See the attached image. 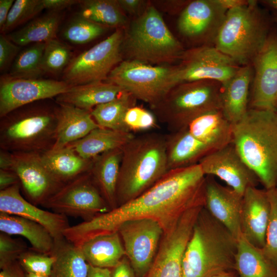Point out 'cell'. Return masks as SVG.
<instances>
[{"instance_id":"13","label":"cell","mask_w":277,"mask_h":277,"mask_svg":"<svg viewBox=\"0 0 277 277\" xmlns=\"http://www.w3.org/2000/svg\"><path fill=\"white\" fill-rule=\"evenodd\" d=\"M126 256L137 277H143L151 266L164 231L156 221L138 219L126 221L118 228Z\"/></svg>"},{"instance_id":"1","label":"cell","mask_w":277,"mask_h":277,"mask_svg":"<svg viewBox=\"0 0 277 277\" xmlns=\"http://www.w3.org/2000/svg\"><path fill=\"white\" fill-rule=\"evenodd\" d=\"M206 182L199 164L169 170L135 199L88 221L70 226L66 236L80 246L95 236L117 231L126 221L138 219L155 220L166 232L187 210L205 206Z\"/></svg>"},{"instance_id":"5","label":"cell","mask_w":277,"mask_h":277,"mask_svg":"<svg viewBox=\"0 0 277 277\" xmlns=\"http://www.w3.org/2000/svg\"><path fill=\"white\" fill-rule=\"evenodd\" d=\"M272 28L259 1H248L228 10L214 46L239 65H251Z\"/></svg>"},{"instance_id":"59","label":"cell","mask_w":277,"mask_h":277,"mask_svg":"<svg viewBox=\"0 0 277 277\" xmlns=\"http://www.w3.org/2000/svg\"><path fill=\"white\" fill-rule=\"evenodd\" d=\"M275 112H276V113H277V105H276V107Z\"/></svg>"},{"instance_id":"12","label":"cell","mask_w":277,"mask_h":277,"mask_svg":"<svg viewBox=\"0 0 277 277\" xmlns=\"http://www.w3.org/2000/svg\"><path fill=\"white\" fill-rule=\"evenodd\" d=\"M202 208L197 206L187 210L164 233L154 260L143 277H183V256Z\"/></svg>"},{"instance_id":"34","label":"cell","mask_w":277,"mask_h":277,"mask_svg":"<svg viewBox=\"0 0 277 277\" xmlns=\"http://www.w3.org/2000/svg\"><path fill=\"white\" fill-rule=\"evenodd\" d=\"M51 255L55 260L50 277H87L89 264L80 247L68 241L64 237L55 240Z\"/></svg>"},{"instance_id":"23","label":"cell","mask_w":277,"mask_h":277,"mask_svg":"<svg viewBox=\"0 0 277 277\" xmlns=\"http://www.w3.org/2000/svg\"><path fill=\"white\" fill-rule=\"evenodd\" d=\"M186 127L194 137L207 146L211 152L232 143L233 125L221 109L201 114L191 121Z\"/></svg>"},{"instance_id":"26","label":"cell","mask_w":277,"mask_h":277,"mask_svg":"<svg viewBox=\"0 0 277 277\" xmlns=\"http://www.w3.org/2000/svg\"><path fill=\"white\" fill-rule=\"evenodd\" d=\"M168 170L197 164L211 152L205 144L194 137L187 127L165 135Z\"/></svg>"},{"instance_id":"33","label":"cell","mask_w":277,"mask_h":277,"mask_svg":"<svg viewBox=\"0 0 277 277\" xmlns=\"http://www.w3.org/2000/svg\"><path fill=\"white\" fill-rule=\"evenodd\" d=\"M234 271L239 277H277V267L242 234L237 240Z\"/></svg>"},{"instance_id":"32","label":"cell","mask_w":277,"mask_h":277,"mask_svg":"<svg viewBox=\"0 0 277 277\" xmlns=\"http://www.w3.org/2000/svg\"><path fill=\"white\" fill-rule=\"evenodd\" d=\"M134 136L131 132L98 127L68 145L81 157L93 159L108 151L123 147Z\"/></svg>"},{"instance_id":"45","label":"cell","mask_w":277,"mask_h":277,"mask_svg":"<svg viewBox=\"0 0 277 277\" xmlns=\"http://www.w3.org/2000/svg\"><path fill=\"white\" fill-rule=\"evenodd\" d=\"M29 249L27 244L22 239L13 238L10 235L1 232V268L18 261L21 256Z\"/></svg>"},{"instance_id":"25","label":"cell","mask_w":277,"mask_h":277,"mask_svg":"<svg viewBox=\"0 0 277 277\" xmlns=\"http://www.w3.org/2000/svg\"><path fill=\"white\" fill-rule=\"evenodd\" d=\"M253 70L251 65L242 66L224 85L221 94V110L234 125L249 110L250 89Z\"/></svg>"},{"instance_id":"14","label":"cell","mask_w":277,"mask_h":277,"mask_svg":"<svg viewBox=\"0 0 277 277\" xmlns=\"http://www.w3.org/2000/svg\"><path fill=\"white\" fill-rule=\"evenodd\" d=\"M182 83L214 80L224 86L241 66L214 46L193 47L185 50L178 65Z\"/></svg>"},{"instance_id":"20","label":"cell","mask_w":277,"mask_h":277,"mask_svg":"<svg viewBox=\"0 0 277 277\" xmlns=\"http://www.w3.org/2000/svg\"><path fill=\"white\" fill-rule=\"evenodd\" d=\"M20 184L0 190V213L22 217L46 228L55 240L64 238V231L70 226L67 216L38 207L21 193Z\"/></svg>"},{"instance_id":"58","label":"cell","mask_w":277,"mask_h":277,"mask_svg":"<svg viewBox=\"0 0 277 277\" xmlns=\"http://www.w3.org/2000/svg\"><path fill=\"white\" fill-rule=\"evenodd\" d=\"M273 20L277 24V12L274 11L273 15Z\"/></svg>"},{"instance_id":"10","label":"cell","mask_w":277,"mask_h":277,"mask_svg":"<svg viewBox=\"0 0 277 277\" xmlns=\"http://www.w3.org/2000/svg\"><path fill=\"white\" fill-rule=\"evenodd\" d=\"M124 31L117 28L104 40L71 59L63 81L71 86L106 81L122 61Z\"/></svg>"},{"instance_id":"55","label":"cell","mask_w":277,"mask_h":277,"mask_svg":"<svg viewBox=\"0 0 277 277\" xmlns=\"http://www.w3.org/2000/svg\"><path fill=\"white\" fill-rule=\"evenodd\" d=\"M260 4L271 8L277 12V0H264L259 1Z\"/></svg>"},{"instance_id":"15","label":"cell","mask_w":277,"mask_h":277,"mask_svg":"<svg viewBox=\"0 0 277 277\" xmlns=\"http://www.w3.org/2000/svg\"><path fill=\"white\" fill-rule=\"evenodd\" d=\"M227 11L221 0L192 1L180 13L179 31L196 47L214 46Z\"/></svg>"},{"instance_id":"43","label":"cell","mask_w":277,"mask_h":277,"mask_svg":"<svg viewBox=\"0 0 277 277\" xmlns=\"http://www.w3.org/2000/svg\"><path fill=\"white\" fill-rule=\"evenodd\" d=\"M54 260L53 255L39 253L30 248L18 262L27 272L50 276Z\"/></svg>"},{"instance_id":"36","label":"cell","mask_w":277,"mask_h":277,"mask_svg":"<svg viewBox=\"0 0 277 277\" xmlns=\"http://www.w3.org/2000/svg\"><path fill=\"white\" fill-rule=\"evenodd\" d=\"M136 100L131 93L123 90L113 100L96 106L91 113L99 127L128 132L124 117L128 109L136 105Z\"/></svg>"},{"instance_id":"18","label":"cell","mask_w":277,"mask_h":277,"mask_svg":"<svg viewBox=\"0 0 277 277\" xmlns=\"http://www.w3.org/2000/svg\"><path fill=\"white\" fill-rule=\"evenodd\" d=\"M72 86L64 81L7 77L0 85V117L23 106L56 97Z\"/></svg>"},{"instance_id":"9","label":"cell","mask_w":277,"mask_h":277,"mask_svg":"<svg viewBox=\"0 0 277 277\" xmlns=\"http://www.w3.org/2000/svg\"><path fill=\"white\" fill-rule=\"evenodd\" d=\"M105 82L131 93L137 100L157 105L167 94L181 83L178 65L153 66L138 61H122L108 75Z\"/></svg>"},{"instance_id":"31","label":"cell","mask_w":277,"mask_h":277,"mask_svg":"<svg viewBox=\"0 0 277 277\" xmlns=\"http://www.w3.org/2000/svg\"><path fill=\"white\" fill-rule=\"evenodd\" d=\"M39 155L48 170L64 184L89 172L94 159L81 157L69 145L58 150H50Z\"/></svg>"},{"instance_id":"35","label":"cell","mask_w":277,"mask_h":277,"mask_svg":"<svg viewBox=\"0 0 277 277\" xmlns=\"http://www.w3.org/2000/svg\"><path fill=\"white\" fill-rule=\"evenodd\" d=\"M58 12L48 13L30 21L19 30L12 32L8 38L18 46L46 43L55 38L61 21Z\"/></svg>"},{"instance_id":"56","label":"cell","mask_w":277,"mask_h":277,"mask_svg":"<svg viewBox=\"0 0 277 277\" xmlns=\"http://www.w3.org/2000/svg\"><path fill=\"white\" fill-rule=\"evenodd\" d=\"M233 271H228L220 273L211 277H239Z\"/></svg>"},{"instance_id":"6","label":"cell","mask_w":277,"mask_h":277,"mask_svg":"<svg viewBox=\"0 0 277 277\" xmlns=\"http://www.w3.org/2000/svg\"><path fill=\"white\" fill-rule=\"evenodd\" d=\"M57 108V104L34 103L1 117V149L39 154L51 150L56 139Z\"/></svg>"},{"instance_id":"11","label":"cell","mask_w":277,"mask_h":277,"mask_svg":"<svg viewBox=\"0 0 277 277\" xmlns=\"http://www.w3.org/2000/svg\"><path fill=\"white\" fill-rule=\"evenodd\" d=\"M42 206L66 216L81 218L84 222L111 210L89 171L66 183Z\"/></svg>"},{"instance_id":"39","label":"cell","mask_w":277,"mask_h":277,"mask_svg":"<svg viewBox=\"0 0 277 277\" xmlns=\"http://www.w3.org/2000/svg\"><path fill=\"white\" fill-rule=\"evenodd\" d=\"M105 27L78 15L65 27L63 36L72 44H85L101 36L105 31Z\"/></svg>"},{"instance_id":"4","label":"cell","mask_w":277,"mask_h":277,"mask_svg":"<svg viewBox=\"0 0 277 277\" xmlns=\"http://www.w3.org/2000/svg\"><path fill=\"white\" fill-rule=\"evenodd\" d=\"M168 171L165 135L156 133L134 135L122 148L116 187L117 207L141 195Z\"/></svg>"},{"instance_id":"41","label":"cell","mask_w":277,"mask_h":277,"mask_svg":"<svg viewBox=\"0 0 277 277\" xmlns=\"http://www.w3.org/2000/svg\"><path fill=\"white\" fill-rule=\"evenodd\" d=\"M44 10L41 0L15 1L6 22L1 29L6 33L34 17Z\"/></svg>"},{"instance_id":"7","label":"cell","mask_w":277,"mask_h":277,"mask_svg":"<svg viewBox=\"0 0 277 277\" xmlns=\"http://www.w3.org/2000/svg\"><path fill=\"white\" fill-rule=\"evenodd\" d=\"M123 49L129 60L159 65L180 60L185 50L152 6L146 7L131 23L124 34Z\"/></svg>"},{"instance_id":"51","label":"cell","mask_w":277,"mask_h":277,"mask_svg":"<svg viewBox=\"0 0 277 277\" xmlns=\"http://www.w3.org/2000/svg\"><path fill=\"white\" fill-rule=\"evenodd\" d=\"M14 0H0V28L4 26Z\"/></svg>"},{"instance_id":"52","label":"cell","mask_w":277,"mask_h":277,"mask_svg":"<svg viewBox=\"0 0 277 277\" xmlns=\"http://www.w3.org/2000/svg\"><path fill=\"white\" fill-rule=\"evenodd\" d=\"M17 262L2 268L0 272V277H23V275L18 269V262Z\"/></svg>"},{"instance_id":"44","label":"cell","mask_w":277,"mask_h":277,"mask_svg":"<svg viewBox=\"0 0 277 277\" xmlns=\"http://www.w3.org/2000/svg\"><path fill=\"white\" fill-rule=\"evenodd\" d=\"M157 120L153 113L135 105L127 111L124 117V124L127 131L133 133L155 128L157 126Z\"/></svg>"},{"instance_id":"8","label":"cell","mask_w":277,"mask_h":277,"mask_svg":"<svg viewBox=\"0 0 277 277\" xmlns=\"http://www.w3.org/2000/svg\"><path fill=\"white\" fill-rule=\"evenodd\" d=\"M222 89V84L214 80L183 82L151 109L158 121L175 131L201 114L221 109Z\"/></svg>"},{"instance_id":"3","label":"cell","mask_w":277,"mask_h":277,"mask_svg":"<svg viewBox=\"0 0 277 277\" xmlns=\"http://www.w3.org/2000/svg\"><path fill=\"white\" fill-rule=\"evenodd\" d=\"M232 144L266 190L277 180V113L249 109L233 125Z\"/></svg>"},{"instance_id":"2","label":"cell","mask_w":277,"mask_h":277,"mask_svg":"<svg viewBox=\"0 0 277 277\" xmlns=\"http://www.w3.org/2000/svg\"><path fill=\"white\" fill-rule=\"evenodd\" d=\"M236 247L237 240L204 206L184 252L183 277H211L234 270Z\"/></svg>"},{"instance_id":"49","label":"cell","mask_w":277,"mask_h":277,"mask_svg":"<svg viewBox=\"0 0 277 277\" xmlns=\"http://www.w3.org/2000/svg\"><path fill=\"white\" fill-rule=\"evenodd\" d=\"M18 184H20L19 178L13 170L0 169V190Z\"/></svg>"},{"instance_id":"48","label":"cell","mask_w":277,"mask_h":277,"mask_svg":"<svg viewBox=\"0 0 277 277\" xmlns=\"http://www.w3.org/2000/svg\"><path fill=\"white\" fill-rule=\"evenodd\" d=\"M44 9L49 11L58 12L59 11L80 3L77 0H41Z\"/></svg>"},{"instance_id":"50","label":"cell","mask_w":277,"mask_h":277,"mask_svg":"<svg viewBox=\"0 0 277 277\" xmlns=\"http://www.w3.org/2000/svg\"><path fill=\"white\" fill-rule=\"evenodd\" d=\"M117 2L124 12L130 14H136L143 8L144 1L141 0H117Z\"/></svg>"},{"instance_id":"24","label":"cell","mask_w":277,"mask_h":277,"mask_svg":"<svg viewBox=\"0 0 277 277\" xmlns=\"http://www.w3.org/2000/svg\"><path fill=\"white\" fill-rule=\"evenodd\" d=\"M57 104L56 139L51 150L63 148L82 139L99 127L91 111L67 104Z\"/></svg>"},{"instance_id":"21","label":"cell","mask_w":277,"mask_h":277,"mask_svg":"<svg viewBox=\"0 0 277 277\" xmlns=\"http://www.w3.org/2000/svg\"><path fill=\"white\" fill-rule=\"evenodd\" d=\"M243 196L232 188L206 178L205 207L237 240L242 234Z\"/></svg>"},{"instance_id":"16","label":"cell","mask_w":277,"mask_h":277,"mask_svg":"<svg viewBox=\"0 0 277 277\" xmlns=\"http://www.w3.org/2000/svg\"><path fill=\"white\" fill-rule=\"evenodd\" d=\"M249 109L275 111L277 105V30L272 28L253 60Z\"/></svg>"},{"instance_id":"57","label":"cell","mask_w":277,"mask_h":277,"mask_svg":"<svg viewBox=\"0 0 277 277\" xmlns=\"http://www.w3.org/2000/svg\"><path fill=\"white\" fill-rule=\"evenodd\" d=\"M26 277H50L49 276H44L41 275H37L32 273L27 272L26 274Z\"/></svg>"},{"instance_id":"38","label":"cell","mask_w":277,"mask_h":277,"mask_svg":"<svg viewBox=\"0 0 277 277\" xmlns=\"http://www.w3.org/2000/svg\"><path fill=\"white\" fill-rule=\"evenodd\" d=\"M46 43H36L19 52L14 60L9 77L37 78L43 73L42 57Z\"/></svg>"},{"instance_id":"40","label":"cell","mask_w":277,"mask_h":277,"mask_svg":"<svg viewBox=\"0 0 277 277\" xmlns=\"http://www.w3.org/2000/svg\"><path fill=\"white\" fill-rule=\"evenodd\" d=\"M71 57L70 49L59 41L54 38L46 42L42 62L43 73L64 72L71 60Z\"/></svg>"},{"instance_id":"30","label":"cell","mask_w":277,"mask_h":277,"mask_svg":"<svg viewBox=\"0 0 277 277\" xmlns=\"http://www.w3.org/2000/svg\"><path fill=\"white\" fill-rule=\"evenodd\" d=\"M0 231L10 235H17L28 240L31 249L51 255L55 240L49 231L41 224L16 215L0 213Z\"/></svg>"},{"instance_id":"28","label":"cell","mask_w":277,"mask_h":277,"mask_svg":"<svg viewBox=\"0 0 277 277\" xmlns=\"http://www.w3.org/2000/svg\"><path fill=\"white\" fill-rule=\"evenodd\" d=\"M123 90L119 86L106 82L88 83L72 86L56 96L55 102L91 111L96 106L115 98Z\"/></svg>"},{"instance_id":"19","label":"cell","mask_w":277,"mask_h":277,"mask_svg":"<svg viewBox=\"0 0 277 277\" xmlns=\"http://www.w3.org/2000/svg\"><path fill=\"white\" fill-rule=\"evenodd\" d=\"M205 175H214L243 195L249 187L259 180L241 157L232 144L209 152L198 163Z\"/></svg>"},{"instance_id":"46","label":"cell","mask_w":277,"mask_h":277,"mask_svg":"<svg viewBox=\"0 0 277 277\" xmlns=\"http://www.w3.org/2000/svg\"><path fill=\"white\" fill-rule=\"evenodd\" d=\"M19 46L3 34L0 35V69L7 68L19 53Z\"/></svg>"},{"instance_id":"53","label":"cell","mask_w":277,"mask_h":277,"mask_svg":"<svg viewBox=\"0 0 277 277\" xmlns=\"http://www.w3.org/2000/svg\"><path fill=\"white\" fill-rule=\"evenodd\" d=\"M87 277H111V271L109 268H101L89 265Z\"/></svg>"},{"instance_id":"60","label":"cell","mask_w":277,"mask_h":277,"mask_svg":"<svg viewBox=\"0 0 277 277\" xmlns=\"http://www.w3.org/2000/svg\"><path fill=\"white\" fill-rule=\"evenodd\" d=\"M275 188L277 189V180H276V184Z\"/></svg>"},{"instance_id":"27","label":"cell","mask_w":277,"mask_h":277,"mask_svg":"<svg viewBox=\"0 0 277 277\" xmlns=\"http://www.w3.org/2000/svg\"><path fill=\"white\" fill-rule=\"evenodd\" d=\"M122 148L108 151L94 157L89 171L94 184L111 210L117 207L116 187Z\"/></svg>"},{"instance_id":"42","label":"cell","mask_w":277,"mask_h":277,"mask_svg":"<svg viewBox=\"0 0 277 277\" xmlns=\"http://www.w3.org/2000/svg\"><path fill=\"white\" fill-rule=\"evenodd\" d=\"M267 191L271 208L265 244L262 249L267 258L277 267V189L275 187Z\"/></svg>"},{"instance_id":"29","label":"cell","mask_w":277,"mask_h":277,"mask_svg":"<svg viewBox=\"0 0 277 277\" xmlns=\"http://www.w3.org/2000/svg\"><path fill=\"white\" fill-rule=\"evenodd\" d=\"M80 247L89 265L101 268H113L126 256L118 231L95 236Z\"/></svg>"},{"instance_id":"37","label":"cell","mask_w":277,"mask_h":277,"mask_svg":"<svg viewBox=\"0 0 277 277\" xmlns=\"http://www.w3.org/2000/svg\"><path fill=\"white\" fill-rule=\"evenodd\" d=\"M78 15L97 24L122 27L127 23L124 12L117 0L81 1Z\"/></svg>"},{"instance_id":"17","label":"cell","mask_w":277,"mask_h":277,"mask_svg":"<svg viewBox=\"0 0 277 277\" xmlns=\"http://www.w3.org/2000/svg\"><path fill=\"white\" fill-rule=\"evenodd\" d=\"M11 170L17 175L26 199L36 206L43 205L65 184L46 168L40 155L35 153L11 152Z\"/></svg>"},{"instance_id":"47","label":"cell","mask_w":277,"mask_h":277,"mask_svg":"<svg viewBox=\"0 0 277 277\" xmlns=\"http://www.w3.org/2000/svg\"><path fill=\"white\" fill-rule=\"evenodd\" d=\"M111 277H137L128 259L125 256L113 268Z\"/></svg>"},{"instance_id":"54","label":"cell","mask_w":277,"mask_h":277,"mask_svg":"<svg viewBox=\"0 0 277 277\" xmlns=\"http://www.w3.org/2000/svg\"><path fill=\"white\" fill-rule=\"evenodd\" d=\"M12 153L3 150H0V169L11 170Z\"/></svg>"},{"instance_id":"22","label":"cell","mask_w":277,"mask_h":277,"mask_svg":"<svg viewBox=\"0 0 277 277\" xmlns=\"http://www.w3.org/2000/svg\"><path fill=\"white\" fill-rule=\"evenodd\" d=\"M270 208L266 189L251 186L246 190L243 195L242 233L250 243L260 249L265 246Z\"/></svg>"}]
</instances>
